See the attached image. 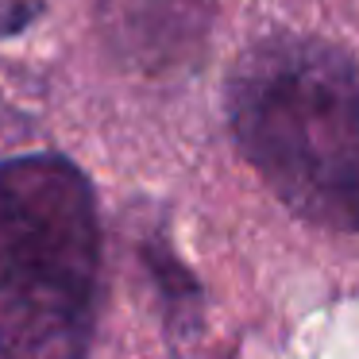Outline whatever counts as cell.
<instances>
[{
	"instance_id": "obj_2",
	"label": "cell",
	"mask_w": 359,
	"mask_h": 359,
	"mask_svg": "<svg viewBox=\"0 0 359 359\" xmlns=\"http://www.w3.org/2000/svg\"><path fill=\"white\" fill-rule=\"evenodd\" d=\"M101 286L97 197L66 155L0 163V359H89Z\"/></svg>"
},
{
	"instance_id": "obj_5",
	"label": "cell",
	"mask_w": 359,
	"mask_h": 359,
	"mask_svg": "<svg viewBox=\"0 0 359 359\" xmlns=\"http://www.w3.org/2000/svg\"><path fill=\"white\" fill-rule=\"evenodd\" d=\"M43 16V0H0V39L27 32Z\"/></svg>"
},
{
	"instance_id": "obj_4",
	"label": "cell",
	"mask_w": 359,
	"mask_h": 359,
	"mask_svg": "<svg viewBox=\"0 0 359 359\" xmlns=\"http://www.w3.org/2000/svg\"><path fill=\"white\" fill-rule=\"evenodd\" d=\"M143 255H147V266H151V274H155L158 290H163L170 332L174 336L197 332V328H201V286H197V278L189 274V266L174 255L166 240H151L147 248H143Z\"/></svg>"
},
{
	"instance_id": "obj_1",
	"label": "cell",
	"mask_w": 359,
	"mask_h": 359,
	"mask_svg": "<svg viewBox=\"0 0 359 359\" xmlns=\"http://www.w3.org/2000/svg\"><path fill=\"white\" fill-rule=\"evenodd\" d=\"M228 128L297 220L359 236V62L317 35L278 32L236 58Z\"/></svg>"
},
{
	"instance_id": "obj_3",
	"label": "cell",
	"mask_w": 359,
	"mask_h": 359,
	"mask_svg": "<svg viewBox=\"0 0 359 359\" xmlns=\"http://www.w3.org/2000/svg\"><path fill=\"white\" fill-rule=\"evenodd\" d=\"M217 0H97V27L120 66L151 78L194 70L209 47Z\"/></svg>"
}]
</instances>
